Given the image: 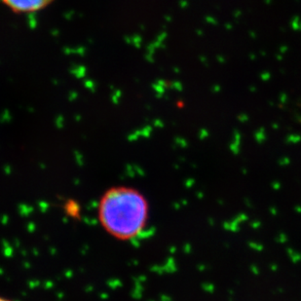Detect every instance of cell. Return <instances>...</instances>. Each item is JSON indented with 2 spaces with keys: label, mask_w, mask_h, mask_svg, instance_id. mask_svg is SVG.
I'll return each instance as SVG.
<instances>
[{
  "label": "cell",
  "mask_w": 301,
  "mask_h": 301,
  "mask_svg": "<svg viewBox=\"0 0 301 301\" xmlns=\"http://www.w3.org/2000/svg\"><path fill=\"white\" fill-rule=\"evenodd\" d=\"M98 216L102 228L118 240H132L144 230L148 203L137 189L114 186L102 196Z\"/></svg>",
  "instance_id": "obj_1"
},
{
  "label": "cell",
  "mask_w": 301,
  "mask_h": 301,
  "mask_svg": "<svg viewBox=\"0 0 301 301\" xmlns=\"http://www.w3.org/2000/svg\"><path fill=\"white\" fill-rule=\"evenodd\" d=\"M0 2L16 14H31L47 8L54 0H0Z\"/></svg>",
  "instance_id": "obj_2"
},
{
  "label": "cell",
  "mask_w": 301,
  "mask_h": 301,
  "mask_svg": "<svg viewBox=\"0 0 301 301\" xmlns=\"http://www.w3.org/2000/svg\"><path fill=\"white\" fill-rule=\"evenodd\" d=\"M0 301H13V300L9 299V298H5V297L0 296Z\"/></svg>",
  "instance_id": "obj_3"
}]
</instances>
